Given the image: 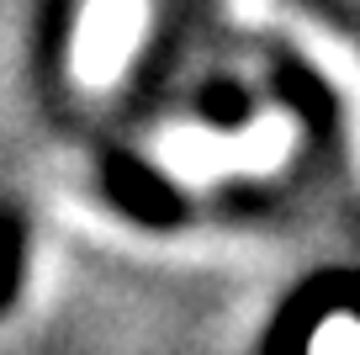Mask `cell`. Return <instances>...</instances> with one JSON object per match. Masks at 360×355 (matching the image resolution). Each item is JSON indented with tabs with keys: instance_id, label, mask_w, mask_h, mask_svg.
Wrapping results in <instances>:
<instances>
[{
	"instance_id": "1",
	"label": "cell",
	"mask_w": 360,
	"mask_h": 355,
	"mask_svg": "<svg viewBox=\"0 0 360 355\" xmlns=\"http://www.w3.org/2000/svg\"><path fill=\"white\" fill-rule=\"evenodd\" d=\"M297 149V117L281 106L259 111L244 133H212V127H169L154 144V165L175 186H217L233 175H276Z\"/></svg>"
},
{
	"instance_id": "2",
	"label": "cell",
	"mask_w": 360,
	"mask_h": 355,
	"mask_svg": "<svg viewBox=\"0 0 360 355\" xmlns=\"http://www.w3.org/2000/svg\"><path fill=\"white\" fill-rule=\"evenodd\" d=\"M228 11L238 22L259 27V32H276L328 80V90L339 96L345 106V127H349V154H355V170H360V48L349 37H339L334 27L313 22L307 11H297L292 0H233Z\"/></svg>"
},
{
	"instance_id": "3",
	"label": "cell",
	"mask_w": 360,
	"mask_h": 355,
	"mask_svg": "<svg viewBox=\"0 0 360 355\" xmlns=\"http://www.w3.org/2000/svg\"><path fill=\"white\" fill-rule=\"evenodd\" d=\"M148 0H85V11L75 22V75L79 85L106 90L122 80L127 58L143 43Z\"/></svg>"
},
{
	"instance_id": "4",
	"label": "cell",
	"mask_w": 360,
	"mask_h": 355,
	"mask_svg": "<svg viewBox=\"0 0 360 355\" xmlns=\"http://www.w3.org/2000/svg\"><path fill=\"white\" fill-rule=\"evenodd\" d=\"M307 355H360V318H349V313H334V318L318 323L313 334V350Z\"/></svg>"
}]
</instances>
